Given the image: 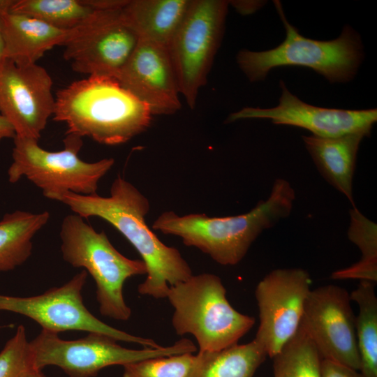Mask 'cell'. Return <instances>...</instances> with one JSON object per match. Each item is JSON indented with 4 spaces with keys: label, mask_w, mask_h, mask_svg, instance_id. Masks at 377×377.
I'll list each match as a JSON object with an SVG mask.
<instances>
[{
    "label": "cell",
    "mask_w": 377,
    "mask_h": 377,
    "mask_svg": "<svg viewBox=\"0 0 377 377\" xmlns=\"http://www.w3.org/2000/svg\"><path fill=\"white\" fill-rule=\"evenodd\" d=\"M57 201L83 219H104L134 246L147 268V277L138 287L140 295L165 298L171 286L193 275L178 249L163 244L149 229L145 221L150 207L148 199L123 177L114 180L109 197L67 192Z\"/></svg>",
    "instance_id": "1"
},
{
    "label": "cell",
    "mask_w": 377,
    "mask_h": 377,
    "mask_svg": "<svg viewBox=\"0 0 377 377\" xmlns=\"http://www.w3.org/2000/svg\"><path fill=\"white\" fill-rule=\"evenodd\" d=\"M295 199L290 184L276 179L267 199L248 213L209 217L204 214L179 216L167 211L154 221L152 229L180 237L185 245L198 249L221 265H235L264 230L290 214Z\"/></svg>",
    "instance_id": "2"
},
{
    "label": "cell",
    "mask_w": 377,
    "mask_h": 377,
    "mask_svg": "<svg viewBox=\"0 0 377 377\" xmlns=\"http://www.w3.org/2000/svg\"><path fill=\"white\" fill-rule=\"evenodd\" d=\"M52 117L66 124V134L116 145L146 131L152 114L117 79L88 76L56 92Z\"/></svg>",
    "instance_id": "3"
},
{
    "label": "cell",
    "mask_w": 377,
    "mask_h": 377,
    "mask_svg": "<svg viewBox=\"0 0 377 377\" xmlns=\"http://www.w3.org/2000/svg\"><path fill=\"white\" fill-rule=\"evenodd\" d=\"M274 4L286 29V38L269 50L238 52L237 64L251 82L263 80L273 68L286 66L311 68L330 82L353 78L363 59L362 44L355 31L345 26L341 35L332 40L305 38L288 22L280 1H274Z\"/></svg>",
    "instance_id": "4"
},
{
    "label": "cell",
    "mask_w": 377,
    "mask_h": 377,
    "mask_svg": "<svg viewBox=\"0 0 377 377\" xmlns=\"http://www.w3.org/2000/svg\"><path fill=\"white\" fill-rule=\"evenodd\" d=\"M166 297L174 308L172 325L178 335H193L199 351H215L237 343L254 325L253 317L235 309L221 279L192 275L171 286Z\"/></svg>",
    "instance_id": "5"
},
{
    "label": "cell",
    "mask_w": 377,
    "mask_h": 377,
    "mask_svg": "<svg viewBox=\"0 0 377 377\" xmlns=\"http://www.w3.org/2000/svg\"><path fill=\"white\" fill-rule=\"evenodd\" d=\"M60 237L64 260L74 267L84 268L94 279L101 314L128 320L131 309L124 298V284L131 276L147 274L145 263L122 255L104 231L97 232L75 214L64 219Z\"/></svg>",
    "instance_id": "6"
},
{
    "label": "cell",
    "mask_w": 377,
    "mask_h": 377,
    "mask_svg": "<svg viewBox=\"0 0 377 377\" xmlns=\"http://www.w3.org/2000/svg\"><path fill=\"white\" fill-rule=\"evenodd\" d=\"M82 138L66 134L64 149L50 151L40 147L36 140L15 137L13 163L8 170L9 182L15 184L26 177L41 189L45 197L54 200L67 192L96 194L100 179L111 169L114 160L82 161L78 156Z\"/></svg>",
    "instance_id": "7"
},
{
    "label": "cell",
    "mask_w": 377,
    "mask_h": 377,
    "mask_svg": "<svg viewBox=\"0 0 377 377\" xmlns=\"http://www.w3.org/2000/svg\"><path fill=\"white\" fill-rule=\"evenodd\" d=\"M106 334L90 332L79 339L64 340L58 333L41 330L30 341L36 369L47 366L59 367L69 377H94L103 369L112 365L158 357L196 351L194 343L184 338L169 346L131 349L117 343Z\"/></svg>",
    "instance_id": "8"
},
{
    "label": "cell",
    "mask_w": 377,
    "mask_h": 377,
    "mask_svg": "<svg viewBox=\"0 0 377 377\" xmlns=\"http://www.w3.org/2000/svg\"><path fill=\"white\" fill-rule=\"evenodd\" d=\"M228 4L223 0H191L167 45L180 95L191 109L219 47Z\"/></svg>",
    "instance_id": "9"
},
{
    "label": "cell",
    "mask_w": 377,
    "mask_h": 377,
    "mask_svg": "<svg viewBox=\"0 0 377 377\" xmlns=\"http://www.w3.org/2000/svg\"><path fill=\"white\" fill-rule=\"evenodd\" d=\"M123 8L94 10L78 27L68 31L62 44L64 57L74 71L117 78L140 40Z\"/></svg>",
    "instance_id": "10"
},
{
    "label": "cell",
    "mask_w": 377,
    "mask_h": 377,
    "mask_svg": "<svg viewBox=\"0 0 377 377\" xmlns=\"http://www.w3.org/2000/svg\"><path fill=\"white\" fill-rule=\"evenodd\" d=\"M87 272L82 269L59 287L31 297L0 295V311H7L28 317L42 330L58 333L79 330L101 333L117 341L140 344L145 348L161 346L151 339L138 337L111 327L94 316L83 302L82 291Z\"/></svg>",
    "instance_id": "11"
},
{
    "label": "cell",
    "mask_w": 377,
    "mask_h": 377,
    "mask_svg": "<svg viewBox=\"0 0 377 377\" xmlns=\"http://www.w3.org/2000/svg\"><path fill=\"white\" fill-rule=\"evenodd\" d=\"M311 280L301 268L276 269L257 285L260 324L254 340L271 358L297 331Z\"/></svg>",
    "instance_id": "12"
},
{
    "label": "cell",
    "mask_w": 377,
    "mask_h": 377,
    "mask_svg": "<svg viewBox=\"0 0 377 377\" xmlns=\"http://www.w3.org/2000/svg\"><path fill=\"white\" fill-rule=\"evenodd\" d=\"M350 301L348 291L335 285L311 289L300 326L323 360L360 371L355 316Z\"/></svg>",
    "instance_id": "13"
},
{
    "label": "cell",
    "mask_w": 377,
    "mask_h": 377,
    "mask_svg": "<svg viewBox=\"0 0 377 377\" xmlns=\"http://www.w3.org/2000/svg\"><path fill=\"white\" fill-rule=\"evenodd\" d=\"M52 84L46 69L37 64L1 62L0 114L13 126L15 137L38 140L54 111Z\"/></svg>",
    "instance_id": "14"
},
{
    "label": "cell",
    "mask_w": 377,
    "mask_h": 377,
    "mask_svg": "<svg viewBox=\"0 0 377 377\" xmlns=\"http://www.w3.org/2000/svg\"><path fill=\"white\" fill-rule=\"evenodd\" d=\"M279 103L272 108H244L232 113L226 121L243 119H269L274 124L305 128L313 135L334 138L348 134L369 137L377 121V110H341L320 108L301 101L281 80Z\"/></svg>",
    "instance_id": "15"
},
{
    "label": "cell",
    "mask_w": 377,
    "mask_h": 377,
    "mask_svg": "<svg viewBox=\"0 0 377 377\" xmlns=\"http://www.w3.org/2000/svg\"><path fill=\"white\" fill-rule=\"evenodd\" d=\"M117 80L154 114H172L181 108L179 90L167 47L139 40Z\"/></svg>",
    "instance_id": "16"
},
{
    "label": "cell",
    "mask_w": 377,
    "mask_h": 377,
    "mask_svg": "<svg viewBox=\"0 0 377 377\" xmlns=\"http://www.w3.org/2000/svg\"><path fill=\"white\" fill-rule=\"evenodd\" d=\"M0 26L4 57L20 65L37 64L47 51L54 46H62L68 34V31L9 10L0 13Z\"/></svg>",
    "instance_id": "17"
},
{
    "label": "cell",
    "mask_w": 377,
    "mask_h": 377,
    "mask_svg": "<svg viewBox=\"0 0 377 377\" xmlns=\"http://www.w3.org/2000/svg\"><path fill=\"white\" fill-rule=\"evenodd\" d=\"M365 136L348 134L327 138L303 135L306 150L323 177L334 188L355 202L353 195V179L360 144Z\"/></svg>",
    "instance_id": "18"
},
{
    "label": "cell",
    "mask_w": 377,
    "mask_h": 377,
    "mask_svg": "<svg viewBox=\"0 0 377 377\" xmlns=\"http://www.w3.org/2000/svg\"><path fill=\"white\" fill-rule=\"evenodd\" d=\"M191 0H129L124 15L141 40L167 47Z\"/></svg>",
    "instance_id": "19"
},
{
    "label": "cell",
    "mask_w": 377,
    "mask_h": 377,
    "mask_svg": "<svg viewBox=\"0 0 377 377\" xmlns=\"http://www.w3.org/2000/svg\"><path fill=\"white\" fill-rule=\"evenodd\" d=\"M267 354L253 339L215 351H199L188 377H253Z\"/></svg>",
    "instance_id": "20"
},
{
    "label": "cell",
    "mask_w": 377,
    "mask_h": 377,
    "mask_svg": "<svg viewBox=\"0 0 377 377\" xmlns=\"http://www.w3.org/2000/svg\"><path fill=\"white\" fill-rule=\"evenodd\" d=\"M50 213L17 210L0 221V272L15 269L32 253V239L48 222Z\"/></svg>",
    "instance_id": "21"
},
{
    "label": "cell",
    "mask_w": 377,
    "mask_h": 377,
    "mask_svg": "<svg viewBox=\"0 0 377 377\" xmlns=\"http://www.w3.org/2000/svg\"><path fill=\"white\" fill-rule=\"evenodd\" d=\"M374 286L369 281H360L350 294V300L359 307L355 334L360 372L365 377H377V297Z\"/></svg>",
    "instance_id": "22"
},
{
    "label": "cell",
    "mask_w": 377,
    "mask_h": 377,
    "mask_svg": "<svg viewBox=\"0 0 377 377\" xmlns=\"http://www.w3.org/2000/svg\"><path fill=\"white\" fill-rule=\"evenodd\" d=\"M348 239L360 250L362 258L353 265L332 273L333 279H359L377 281V226L365 217L356 207L350 209Z\"/></svg>",
    "instance_id": "23"
},
{
    "label": "cell",
    "mask_w": 377,
    "mask_h": 377,
    "mask_svg": "<svg viewBox=\"0 0 377 377\" xmlns=\"http://www.w3.org/2000/svg\"><path fill=\"white\" fill-rule=\"evenodd\" d=\"M9 11L69 31L82 23L94 10L83 0H13Z\"/></svg>",
    "instance_id": "24"
},
{
    "label": "cell",
    "mask_w": 377,
    "mask_h": 377,
    "mask_svg": "<svg viewBox=\"0 0 377 377\" xmlns=\"http://www.w3.org/2000/svg\"><path fill=\"white\" fill-rule=\"evenodd\" d=\"M273 359L274 377H322V357L300 326Z\"/></svg>",
    "instance_id": "25"
},
{
    "label": "cell",
    "mask_w": 377,
    "mask_h": 377,
    "mask_svg": "<svg viewBox=\"0 0 377 377\" xmlns=\"http://www.w3.org/2000/svg\"><path fill=\"white\" fill-rule=\"evenodd\" d=\"M194 359L186 353L131 362L123 366L122 377H188Z\"/></svg>",
    "instance_id": "26"
},
{
    "label": "cell",
    "mask_w": 377,
    "mask_h": 377,
    "mask_svg": "<svg viewBox=\"0 0 377 377\" xmlns=\"http://www.w3.org/2000/svg\"><path fill=\"white\" fill-rule=\"evenodd\" d=\"M35 369L30 341L20 325L0 351V377H27Z\"/></svg>",
    "instance_id": "27"
},
{
    "label": "cell",
    "mask_w": 377,
    "mask_h": 377,
    "mask_svg": "<svg viewBox=\"0 0 377 377\" xmlns=\"http://www.w3.org/2000/svg\"><path fill=\"white\" fill-rule=\"evenodd\" d=\"M322 377H365L360 371L330 360H323Z\"/></svg>",
    "instance_id": "28"
},
{
    "label": "cell",
    "mask_w": 377,
    "mask_h": 377,
    "mask_svg": "<svg viewBox=\"0 0 377 377\" xmlns=\"http://www.w3.org/2000/svg\"><path fill=\"white\" fill-rule=\"evenodd\" d=\"M94 10H117L125 7L129 0H83Z\"/></svg>",
    "instance_id": "29"
},
{
    "label": "cell",
    "mask_w": 377,
    "mask_h": 377,
    "mask_svg": "<svg viewBox=\"0 0 377 377\" xmlns=\"http://www.w3.org/2000/svg\"><path fill=\"white\" fill-rule=\"evenodd\" d=\"M14 128L8 119L0 114V141L5 138H14Z\"/></svg>",
    "instance_id": "30"
},
{
    "label": "cell",
    "mask_w": 377,
    "mask_h": 377,
    "mask_svg": "<svg viewBox=\"0 0 377 377\" xmlns=\"http://www.w3.org/2000/svg\"><path fill=\"white\" fill-rule=\"evenodd\" d=\"M231 3L235 8L242 14L246 15L251 13L253 10H255L256 7V3H253L252 1H234Z\"/></svg>",
    "instance_id": "31"
},
{
    "label": "cell",
    "mask_w": 377,
    "mask_h": 377,
    "mask_svg": "<svg viewBox=\"0 0 377 377\" xmlns=\"http://www.w3.org/2000/svg\"><path fill=\"white\" fill-rule=\"evenodd\" d=\"M13 0H0V13L4 10H9ZM5 47L3 35L0 26V64L5 59Z\"/></svg>",
    "instance_id": "32"
},
{
    "label": "cell",
    "mask_w": 377,
    "mask_h": 377,
    "mask_svg": "<svg viewBox=\"0 0 377 377\" xmlns=\"http://www.w3.org/2000/svg\"><path fill=\"white\" fill-rule=\"evenodd\" d=\"M27 377H46L42 372V370L35 369L31 371Z\"/></svg>",
    "instance_id": "33"
}]
</instances>
